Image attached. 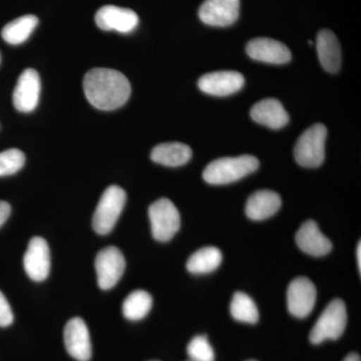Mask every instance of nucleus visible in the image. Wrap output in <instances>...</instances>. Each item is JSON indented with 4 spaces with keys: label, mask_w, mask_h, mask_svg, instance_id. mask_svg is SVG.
Instances as JSON below:
<instances>
[{
    "label": "nucleus",
    "mask_w": 361,
    "mask_h": 361,
    "mask_svg": "<svg viewBox=\"0 0 361 361\" xmlns=\"http://www.w3.org/2000/svg\"><path fill=\"white\" fill-rule=\"evenodd\" d=\"M152 234L160 242L170 241L179 231L180 217L177 207L167 198L159 199L149 208Z\"/></svg>",
    "instance_id": "6"
},
{
    "label": "nucleus",
    "mask_w": 361,
    "mask_h": 361,
    "mask_svg": "<svg viewBox=\"0 0 361 361\" xmlns=\"http://www.w3.org/2000/svg\"><path fill=\"white\" fill-rule=\"evenodd\" d=\"M222 253L216 247H204L195 252L187 262V269L193 274H206L217 269L222 263Z\"/></svg>",
    "instance_id": "22"
},
{
    "label": "nucleus",
    "mask_w": 361,
    "mask_h": 361,
    "mask_svg": "<svg viewBox=\"0 0 361 361\" xmlns=\"http://www.w3.org/2000/svg\"><path fill=\"white\" fill-rule=\"evenodd\" d=\"M318 59L325 71L336 73L341 66V49L334 32L329 30H322L316 39Z\"/></svg>",
    "instance_id": "18"
},
{
    "label": "nucleus",
    "mask_w": 361,
    "mask_h": 361,
    "mask_svg": "<svg viewBox=\"0 0 361 361\" xmlns=\"http://www.w3.org/2000/svg\"><path fill=\"white\" fill-rule=\"evenodd\" d=\"M126 201L127 194L125 190L116 185L104 192L92 217V228L97 234L106 235L114 229L123 212Z\"/></svg>",
    "instance_id": "4"
},
{
    "label": "nucleus",
    "mask_w": 361,
    "mask_h": 361,
    "mask_svg": "<svg viewBox=\"0 0 361 361\" xmlns=\"http://www.w3.org/2000/svg\"><path fill=\"white\" fill-rule=\"evenodd\" d=\"M316 288L310 279L298 277L287 289V307L297 318H305L312 312L316 302Z\"/></svg>",
    "instance_id": "8"
},
{
    "label": "nucleus",
    "mask_w": 361,
    "mask_h": 361,
    "mask_svg": "<svg viewBox=\"0 0 361 361\" xmlns=\"http://www.w3.org/2000/svg\"><path fill=\"white\" fill-rule=\"evenodd\" d=\"M25 156L20 149H9L0 153V177L16 174L23 169Z\"/></svg>",
    "instance_id": "25"
},
{
    "label": "nucleus",
    "mask_w": 361,
    "mask_h": 361,
    "mask_svg": "<svg viewBox=\"0 0 361 361\" xmlns=\"http://www.w3.org/2000/svg\"><path fill=\"white\" fill-rule=\"evenodd\" d=\"M188 361H192V360H188Z\"/></svg>",
    "instance_id": "34"
},
{
    "label": "nucleus",
    "mask_w": 361,
    "mask_h": 361,
    "mask_svg": "<svg viewBox=\"0 0 361 361\" xmlns=\"http://www.w3.org/2000/svg\"><path fill=\"white\" fill-rule=\"evenodd\" d=\"M188 355L192 361H214L215 353L205 336H195L188 344Z\"/></svg>",
    "instance_id": "26"
},
{
    "label": "nucleus",
    "mask_w": 361,
    "mask_h": 361,
    "mask_svg": "<svg viewBox=\"0 0 361 361\" xmlns=\"http://www.w3.org/2000/svg\"><path fill=\"white\" fill-rule=\"evenodd\" d=\"M348 323L345 303L336 298L327 305L311 330V343L320 344L327 339L336 341L343 334Z\"/></svg>",
    "instance_id": "5"
},
{
    "label": "nucleus",
    "mask_w": 361,
    "mask_h": 361,
    "mask_svg": "<svg viewBox=\"0 0 361 361\" xmlns=\"http://www.w3.org/2000/svg\"><path fill=\"white\" fill-rule=\"evenodd\" d=\"M249 361H255V360H249Z\"/></svg>",
    "instance_id": "32"
},
{
    "label": "nucleus",
    "mask_w": 361,
    "mask_h": 361,
    "mask_svg": "<svg viewBox=\"0 0 361 361\" xmlns=\"http://www.w3.org/2000/svg\"><path fill=\"white\" fill-rule=\"evenodd\" d=\"M13 322V313L8 301L0 291V327H7Z\"/></svg>",
    "instance_id": "27"
},
{
    "label": "nucleus",
    "mask_w": 361,
    "mask_h": 361,
    "mask_svg": "<svg viewBox=\"0 0 361 361\" xmlns=\"http://www.w3.org/2000/svg\"><path fill=\"white\" fill-rule=\"evenodd\" d=\"M94 267L99 288H113L125 272L126 260L122 251L114 246L104 248L97 253Z\"/></svg>",
    "instance_id": "7"
},
{
    "label": "nucleus",
    "mask_w": 361,
    "mask_h": 361,
    "mask_svg": "<svg viewBox=\"0 0 361 361\" xmlns=\"http://www.w3.org/2000/svg\"><path fill=\"white\" fill-rule=\"evenodd\" d=\"M361 243H358L357 250H356V256H357V262H358V269H360V272L361 271Z\"/></svg>",
    "instance_id": "30"
},
{
    "label": "nucleus",
    "mask_w": 361,
    "mask_h": 361,
    "mask_svg": "<svg viewBox=\"0 0 361 361\" xmlns=\"http://www.w3.org/2000/svg\"><path fill=\"white\" fill-rule=\"evenodd\" d=\"M0 61H1V58H0Z\"/></svg>",
    "instance_id": "33"
},
{
    "label": "nucleus",
    "mask_w": 361,
    "mask_h": 361,
    "mask_svg": "<svg viewBox=\"0 0 361 361\" xmlns=\"http://www.w3.org/2000/svg\"><path fill=\"white\" fill-rule=\"evenodd\" d=\"M281 204V197L276 192L261 190L249 197L246 204V215L251 220H265L278 212Z\"/></svg>",
    "instance_id": "19"
},
{
    "label": "nucleus",
    "mask_w": 361,
    "mask_h": 361,
    "mask_svg": "<svg viewBox=\"0 0 361 361\" xmlns=\"http://www.w3.org/2000/svg\"><path fill=\"white\" fill-rule=\"evenodd\" d=\"M343 361H361L360 355L357 353H350L344 358Z\"/></svg>",
    "instance_id": "29"
},
{
    "label": "nucleus",
    "mask_w": 361,
    "mask_h": 361,
    "mask_svg": "<svg viewBox=\"0 0 361 361\" xmlns=\"http://www.w3.org/2000/svg\"><path fill=\"white\" fill-rule=\"evenodd\" d=\"M245 84V78L238 71H221L209 73L200 78L199 89L205 94L226 97L239 92Z\"/></svg>",
    "instance_id": "11"
},
{
    "label": "nucleus",
    "mask_w": 361,
    "mask_h": 361,
    "mask_svg": "<svg viewBox=\"0 0 361 361\" xmlns=\"http://www.w3.org/2000/svg\"><path fill=\"white\" fill-rule=\"evenodd\" d=\"M85 97L92 106L102 111L121 108L130 99L129 80L121 71L111 68H92L84 78Z\"/></svg>",
    "instance_id": "1"
},
{
    "label": "nucleus",
    "mask_w": 361,
    "mask_h": 361,
    "mask_svg": "<svg viewBox=\"0 0 361 361\" xmlns=\"http://www.w3.org/2000/svg\"><path fill=\"white\" fill-rule=\"evenodd\" d=\"M327 129L322 123H315L297 140L294 157L298 165L304 168H317L325 159V142Z\"/></svg>",
    "instance_id": "3"
},
{
    "label": "nucleus",
    "mask_w": 361,
    "mask_h": 361,
    "mask_svg": "<svg viewBox=\"0 0 361 361\" xmlns=\"http://www.w3.org/2000/svg\"><path fill=\"white\" fill-rule=\"evenodd\" d=\"M230 312L237 322L254 324L259 320L257 306L253 299L244 292H236L234 294L230 305Z\"/></svg>",
    "instance_id": "24"
},
{
    "label": "nucleus",
    "mask_w": 361,
    "mask_h": 361,
    "mask_svg": "<svg viewBox=\"0 0 361 361\" xmlns=\"http://www.w3.org/2000/svg\"><path fill=\"white\" fill-rule=\"evenodd\" d=\"M295 240L301 251L314 257L327 255L332 249L331 241L322 234L312 220L306 221L301 225L296 233Z\"/></svg>",
    "instance_id": "16"
},
{
    "label": "nucleus",
    "mask_w": 361,
    "mask_h": 361,
    "mask_svg": "<svg viewBox=\"0 0 361 361\" xmlns=\"http://www.w3.org/2000/svg\"><path fill=\"white\" fill-rule=\"evenodd\" d=\"M66 349L71 357L78 361H89L92 357V342L89 329L82 318L75 317L66 323L65 334Z\"/></svg>",
    "instance_id": "14"
},
{
    "label": "nucleus",
    "mask_w": 361,
    "mask_h": 361,
    "mask_svg": "<svg viewBox=\"0 0 361 361\" xmlns=\"http://www.w3.org/2000/svg\"><path fill=\"white\" fill-rule=\"evenodd\" d=\"M26 274L33 281L47 279L51 270V252L47 242L42 237H33L28 243L23 257Z\"/></svg>",
    "instance_id": "9"
},
{
    "label": "nucleus",
    "mask_w": 361,
    "mask_h": 361,
    "mask_svg": "<svg viewBox=\"0 0 361 361\" xmlns=\"http://www.w3.org/2000/svg\"><path fill=\"white\" fill-rule=\"evenodd\" d=\"M11 213V207L6 201H0V227L6 222Z\"/></svg>",
    "instance_id": "28"
},
{
    "label": "nucleus",
    "mask_w": 361,
    "mask_h": 361,
    "mask_svg": "<svg viewBox=\"0 0 361 361\" xmlns=\"http://www.w3.org/2000/svg\"><path fill=\"white\" fill-rule=\"evenodd\" d=\"M97 25L106 32L130 33L139 25V16L134 11L116 6H104L96 13Z\"/></svg>",
    "instance_id": "13"
},
{
    "label": "nucleus",
    "mask_w": 361,
    "mask_h": 361,
    "mask_svg": "<svg viewBox=\"0 0 361 361\" xmlns=\"http://www.w3.org/2000/svg\"><path fill=\"white\" fill-rule=\"evenodd\" d=\"M153 305L149 292L135 290L128 295L123 303V314L127 319L137 322L146 317Z\"/></svg>",
    "instance_id": "23"
},
{
    "label": "nucleus",
    "mask_w": 361,
    "mask_h": 361,
    "mask_svg": "<svg viewBox=\"0 0 361 361\" xmlns=\"http://www.w3.org/2000/svg\"><path fill=\"white\" fill-rule=\"evenodd\" d=\"M240 0H205L199 8V18L207 25H232L239 18Z\"/></svg>",
    "instance_id": "12"
},
{
    "label": "nucleus",
    "mask_w": 361,
    "mask_h": 361,
    "mask_svg": "<svg viewBox=\"0 0 361 361\" xmlns=\"http://www.w3.org/2000/svg\"><path fill=\"white\" fill-rule=\"evenodd\" d=\"M39 25V18L32 14L20 16L7 23L2 30V39L7 44L18 45L23 44Z\"/></svg>",
    "instance_id": "21"
},
{
    "label": "nucleus",
    "mask_w": 361,
    "mask_h": 361,
    "mask_svg": "<svg viewBox=\"0 0 361 361\" xmlns=\"http://www.w3.org/2000/svg\"><path fill=\"white\" fill-rule=\"evenodd\" d=\"M258 167V159L254 156L226 157L211 161L204 170L203 179L211 185L230 184L255 172Z\"/></svg>",
    "instance_id": "2"
},
{
    "label": "nucleus",
    "mask_w": 361,
    "mask_h": 361,
    "mask_svg": "<svg viewBox=\"0 0 361 361\" xmlns=\"http://www.w3.org/2000/svg\"><path fill=\"white\" fill-rule=\"evenodd\" d=\"M250 116L254 122L270 128L281 129L289 122V116L283 104L276 99H266L252 106Z\"/></svg>",
    "instance_id": "17"
},
{
    "label": "nucleus",
    "mask_w": 361,
    "mask_h": 361,
    "mask_svg": "<svg viewBox=\"0 0 361 361\" xmlns=\"http://www.w3.org/2000/svg\"><path fill=\"white\" fill-rule=\"evenodd\" d=\"M192 149L183 142H163L152 149L151 159L167 167H179L191 160Z\"/></svg>",
    "instance_id": "20"
},
{
    "label": "nucleus",
    "mask_w": 361,
    "mask_h": 361,
    "mask_svg": "<svg viewBox=\"0 0 361 361\" xmlns=\"http://www.w3.org/2000/svg\"><path fill=\"white\" fill-rule=\"evenodd\" d=\"M151 361H160V360H151Z\"/></svg>",
    "instance_id": "31"
},
{
    "label": "nucleus",
    "mask_w": 361,
    "mask_h": 361,
    "mask_svg": "<svg viewBox=\"0 0 361 361\" xmlns=\"http://www.w3.org/2000/svg\"><path fill=\"white\" fill-rule=\"evenodd\" d=\"M246 51L251 59L273 65H283L291 59L287 45L268 37L251 39L246 45Z\"/></svg>",
    "instance_id": "15"
},
{
    "label": "nucleus",
    "mask_w": 361,
    "mask_h": 361,
    "mask_svg": "<svg viewBox=\"0 0 361 361\" xmlns=\"http://www.w3.org/2000/svg\"><path fill=\"white\" fill-rule=\"evenodd\" d=\"M40 90L42 84L37 71L32 68L23 71L13 92L14 108L21 113H30L35 110L39 102Z\"/></svg>",
    "instance_id": "10"
}]
</instances>
